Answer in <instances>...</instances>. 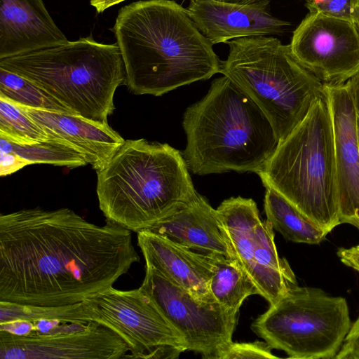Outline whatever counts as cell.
I'll return each mask as SVG.
<instances>
[{
	"label": "cell",
	"instance_id": "1",
	"mask_svg": "<svg viewBox=\"0 0 359 359\" xmlns=\"http://www.w3.org/2000/svg\"><path fill=\"white\" fill-rule=\"evenodd\" d=\"M140 262L132 231L62 208L0 215V302L61 306L111 286Z\"/></svg>",
	"mask_w": 359,
	"mask_h": 359
},
{
	"label": "cell",
	"instance_id": "2",
	"mask_svg": "<svg viewBox=\"0 0 359 359\" xmlns=\"http://www.w3.org/2000/svg\"><path fill=\"white\" fill-rule=\"evenodd\" d=\"M113 32L126 85L135 95L161 96L221 72L222 62L187 9L173 0L121 8Z\"/></svg>",
	"mask_w": 359,
	"mask_h": 359
},
{
	"label": "cell",
	"instance_id": "3",
	"mask_svg": "<svg viewBox=\"0 0 359 359\" xmlns=\"http://www.w3.org/2000/svg\"><path fill=\"white\" fill-rule=\"evenodd\" d=\"M187 137L182 152L189 170L205 175L228 171L261 172L278 145L268 118L225 76L184 113Z\"/></svg>",
	"mask_w": 359,
	"mask_h": 359
},
{
	"label": "cell",
	"instance_id": "4",
	"mask_svg": "<svg viewBox=\"0 0 359 359\" xmlns=\"http://www.w3.org/2000/svg\"><path fill=\"white\" fill-rule=\"evenodd\" d=\"M182 153L167 143L127 140L96 171L106 220L131 231L149 229L198 195Z\"/></svg>",
	"mask_w": 359,
	"mask_h": 359
},
{
	"label": "cell",
	"instance_id": "5",
	"mask_svg": "<svg viewBox=\"0 0 359 359\" xmlns=\"http://www.w3.org/2000/svg\"><path fill=\"white\" fill-rule=\"evenodd\" d=\"M0 67L36 85L74 114L108 123L115 109L114 93L126 85V71L117 43L92 36L0 59Z\"/></svg>",
	"mask_w": 359,
	"mask_h": 359
},
{
	"label": "cell",
	"instance_id": "6",
	"mask_svg": "<svg viewBox=\"0 0 359 359\" xmlns=\"http://www.w3.org/2000/svg\"><path fill=\"white\" fill-rule=\"evenodd\" d=\"M329 233L340 224L332 121L328 95L314 102L257 174Z\"/></svg>",
	"mask_w": 359,
	"mask_h": 359
},
{
	"label": "cell",
	"instance_id": "7",
	"mask_svg": "<svg viewBox=\"0 0 359 359\" xmlns=\"http://www.w3.org/2000/svg\"><path fill=\"white\" fill-rule=\"evenodd\" d=\"M221 72L243 90L270 121L278 142L306 117L324 84L303 67L290 45L272 36L228 41Z\"/></svg>",
	"mask_w": 359,
	"mask_h": 359
},
{
	"label": "cell",
	"instance_id": "8",
	"mask_svg": "<svg viewBox=\"0 0 359 359\" xmlns=\"http://www.w3.org/2000/svg\"><path fill=\"white\" fill-rule=\"evenodd\" d=\"M351 325L345 298L295 285L255 319L251 330L289 358L331 359Z\"/></svg>",
	"mask_w": 359,
	"mask_h": 359
},
{
	"label": "cell",
	"instance_id": "9",
	"mask_svg": "<svg viewBox=\"0 0 359 359\" xmlns=\"http://www.w3.org/2000/svg\"><path fill=\"white\" fill-rule=\"evenodd\" d=\"M90 320L116 333L132 358H176L187 351L183 336L140 288L113 286L83 301Z\"/></svg>",
	"mask_w": 359,
	"mask_h": 359
},
{
	"label": "cell",
	"instance_id": "10",
	"mask_svg": "<svg viewBox=\"0 0 359 359\" xmlns=\"http://www.w3.org/2000/svg\"><path fill=\"white\" fill-rule=\"evenodd\" d=\"M240 264L257 285L259 295L274 304L297 285L294 272L278 254L271 225L259 217L251 198L231 197L216 209Z\"/></svg>",
	"mask_w": 359,
	"mask_h": 359
},
{
	"label": "cell",
	"instance_id": "11",
	"mask_svg": "<svg viewBox=\"0 0 359 359\" xmlns=\"http://www.w3.org/2000/svg\"><path fill=\"white\" fill-rule=\"evenodd\" d=\"M183 336L188 351L215 359L231 342L238 313L217 302H201L152 268L145 267L140 287Z\"/></svg>",
	"mask_w": 359,
	"mask_h": 359
},
{
	"label": "cell",
	"instance_id": "12",
	"mask_svg": "<svg viewBox=\"0 0 359 359\" xmlns=\"http://www.w3.org/2000/svg\"><path fill=\"white\" fill-rule=\"evenodd\" d=\"M289 45L297 61L323 84L345 83L359 70V30L352 19L309 12Z\"/></svg>",
	"mask_w": 359,
	"mask_h": 359
},
{
	"label": "cell",
	"instance_id": "13",
	"mask_svg": "<svg viewBox=\"0 0 359 359\" xmlns=\"http://www.w3.org/2000/svg\"><path fill=\"white\" fill-rule=\"evenodd\" d=\"M130 348L116 333L95 321L80 330L13 334L0 330V359L126 358Z\"/></svg>",
	"mask_w": 359,
	"mask_h": 359
},
{
	"label": "cell",
	"instance_id": "14",
	"mask_svg": "<svg viewBox=\"0 0 359 359\" xmlns=\"http://www.w3.org/2000/svg\"><path fill=\"white\" fill-rule=\"evenodd\" d=\"M324 86L332 121L339 221L359 230L358 115L347 83Z\"/></svg>",
	"mask_w": 359,
	"mask_h": 359
},
{
	"label": "cell",
	"instance_id": "15",
	"mask_svg": "<svg viewBox=\"0 0 359 359\" xmlns=\"http://www.w3.org/2000/svg\"><path fill=\"white\" fill-rule=\"evenodd\" d=\"M269 6L220 0H190L187 8L212 44L247 36L282 35L291 23L272 15Z\"/></svg>",
	"mask_w": 359,
	"mask_h": 359
},
{
	"label": "cell",
	"instance_id": "16",
	"mask_svg": "<svg viewBox=\"0 0 359 359\" xmlns=\"http://www.w3.org/2000/svg\"><path fill=\"white\" fill-rule=\"evenodd\" d=\"M137 244L144 256L145 267L155 269L199 302H217L209 290L212 270L207 255L148 229L137 232Z\"/></svg>",
	"mask_w": 359,
	"mask_h": 359
},
{
	"label": "cell",
	"instance_id": "17",
	"mask_svg": "<svg viewBox=\"0 0 359 359\" xmlns=\"http://www.w3.org/2000/svg\"><path fill=\"white\" fill-rule=\"evenodd\" d=\"M18 105L50 138L62 140L75 149L95 171L103 168L125 142L108 123L75 114Z\"/></svg>",
	"mask_w": 359,
	"mask_h": 359
},
{
	"label": "cell",
	"instance_id": "18",
	"mask_svg": "<svg viewBox=\"0 0 359 359\" xmlns=\"http://www.w3.org/2000/svg\"><path fill=\"white\" fill-rule=\"evenodd\" d=\"M68 41L42 0H0V59Z\"/></svg>",
	"mask_w": 359,
	"mask_h": 359
},
{
	"label": "cell",
	"instance_id": "19",
	"mask_svg": "<svg viewBox=\"0 0 359 359\" xmlns=\"http://www.w3.org/2000/svg\"><path fill=\"white\" fill-rule=\"evenodd\" d=\"M148 230L195 252L236 259L216 209L199 194Z\"/></svg>",
	"mask_w": 359,
	"mask_h": 359
},
{
	"label": "cell",
	"instance_id": "20",
	"mask_svg": "<svg viewBox=\"0 0 359 359\" xmlns=\"http://www.w3.org/2000/svg\"><path fill=\"white\" fill-rule=\"evenodd\" d=\"M211 264L209 290L213 299L238 313L244 300L259 291L238 260L218 253L207 254Z\"/></svg>",
	"mask_w": 359,
	"mask_h": 359
},
{
	"label": "cell",
	"instance_id": "21",
	"mask_svg": "<svg viewBox=\"0 0 359 359\" xmlns=\"http://www.w3.org/2000/svg\"><path fill=\"white\" fill-rule=\"evenodd\" d=\"M264 208L273 230L294 243L319 244L327 233L318 226L279 192L265 187Z\"/></svg>",
	"mask_w": 359,
	"mask_h": 359
},
{
	"label": "cell",
	"instance_id": "22",
	"mask_svg": "<svg viewBox=\"0 0 359 359\" xmlns=\"http://www.w3.org/2000/svg\"><path fill=\"white\" fill-rule=\"evenodd\" d=\"M0 151H13L29 165L46 163L69 168L88 164L84 157L65 142L50 138L29 144H20L0 136Z\"/></svg>",
	"mask_w": 359,
	"mask_h": 359
},
{
	"label": "cell",
	"instance_id": "23",
	"mask_svg": "<svg viewBox=\"0 0 359 359\" xmlns=\"http://www.w3.org/2000/svg\"><path fill=\"white\" fill-rule=\"evenodd\" d=\"M43 320L74 324H87L91 321L83 302L61 306H37L0 302V323Z\"/></svg>",
	"mask_w": 359,
	"mask_h": 359
},
{
	"label": "cell",
	"instance_id": "24",
	"mask_svg": "<svg viewBox=\"0 0 359 359\" xmlns=\"http://www.w3.org/2000/svg\"><path fill=\"white\" fill-rule=\"evenodd\" d=\"M0 97L27 107L74 114L65 105L29 80L1 67Z\"/></svg>",
	"mask_w": 359,
	"mask_h": 359
},
{
	"label": "cell",
	"instance_id": "25",
	"mask_svg": "<svg viewBox=\"0 0 359 359\" xmlns=\"http://www.w3.org/2000/svg\"><path fill=\"white\" fill-rule=\"evenodd\" d=\"M0 136L20 144L50 139L48 133L15 103L0 97Z\"/></svg>",
	"mask_w": 359,
	"mask_h": 359
},
{
	"label": "cell",
	"instance_id": "26",
	"mask_svg": "<svg viewBox=\"0 0 359 359\" xmlns=\"http://www.w3.org/2000/svg\"><path fill=\"white\" fill-rule=\"evenodd\" d=\"M271 349L266 341H232L216 355L215 359L278 358L272 353Z\"/></svg>",
	"mask_w": 359,
	"mask_h": 359
},
{
	"label": "cell",
	"instance_id": "27",
	"mask_svg": "<svg viewBox=\"0 0 359 359\" xmlns=\"http://www.w3.org/2000/svg\"><path fill=\"white\" fill-rule=\"evenodd\" d=\"M309 12L327 16L351 20L352 0H303Z\"/></svg>",
	"mask_w": 359,
	"mask_h": 359
},
{
	"label": "cell",
	"instance_id": "28",
	"mask_svg": "<svg viewBox=\"0 0 359 359\" xmlns=\"http://www.w3.org/2000/svg\"><path fill=\"white\" fill-rule=\"evenodd\" d=\"M335 359H359V317L353 323L344 338Z\"/></svg>",
	"mask_w": 359,
	"mask_h": 359
},
{
	"label": "cell",
	"instance_id": "29",
	"mask_svg": "<svg viewBox=\"0 0 359 359\" xmlns=\"http://www.w3.org/2000/svg\"><path fill=\"white\" fill-rule=\"evenodd\" d=\"M26 165H29L28 162L15 152L0 151L1 177L13 173Z\"/></svg>",
	"mask_w": 359,
	"mask_h": 359
},
{
	"label": "cell",
	"instance_id": "30",
	"mask_svg": "<svg viewBox=\"0 0 359 359\" xmlns=\"http://www.w3.org/2000/svg\"><path fill=\"white\" fill-rule=\"evenodd\" d=\"M337 255L344 265L359 272V244L349 248H341Z\"/></svg>",
	"mask_w": 359,
	"mask_h": 359
},
{
	"label": "cell",
	"instance_id": "31",
	"mask_svg": "<svg viewBox=\"0 0 359 359\" xmlns=\"http://www.w3.org/2000/svg\"><path fill=\"white\" fill-rule=\"evenodd\" d=\"M346 83L351 90L358 118H359V70Z\"/></svg>",
	"mask_w": 359,
	"mask_h": 359
},
{
	"label": "cell",
	"instance_id": "32",
	"mask_svg": "<svg viewBox=\"0 0 359 359\" xmlns=\"http://www.w3.org/2000/svg\"><path fill=\"white\" fill-rule=\"evenodd\" d=\"M126 0H90V4L98 13L104 12L106 9L120 4Z\"/></svg>",
	"mask_w": 359,
	"mask_h": 359
},
{
	"label": "cell",
	"instance_id": "33",
	"mask_svg": "<svg viewBox=\"0 0 359 359\" xmlns=\"http://www.w3.org/2000/svg\"><path fill=\"white\" fill-rule=\"evenodd\" d=\"M351 16L359 30V0H352Z\"/></svg>",
	"mask_w": 359,
	"mask_h": 359
},
{
	"label": "cell",
	"instance_id": "34",
	"mask_svg": "<svg viewBox=\"0 0 359 359\" xmlns=\"http://www.w3.org/2000/svg\"><path fill=\"white\" fill-rule=\"evenodd\" d=\"M271 0H245L243 4H259L265 6H269Z\"/></svg>",
	"mask_w": 359,
	"mask_h": 359
},
{
	"label": "cell",
	"instance_id": "35",
	"mask_svg": "<svg viewBox=\"0 0 359 359\" xmlns=\"http://www.w3.org/2000/svg\"><path fill=\"white\" fill-rule=\"evenodd\" d=\"M226 2L236 3V4H243L245 0H220Z\"/></svg>",
	"mask_w": 359,
	"mask_h": 359
},
{
	"label": "cell",
	"instance_id": "36",
	"mask_svg": "<svg viewBox=\"0 0 359 359\" xmlns=\"http://www.w3.org/2000/svg\"><path fill=\"white\" fill-rule=\"evenodd\" d=\"M358 139H359V118H358Z\"/></svg>",
	"mask_w": 359,
	"mask_h": 359
}]
</instances>
